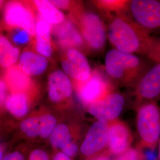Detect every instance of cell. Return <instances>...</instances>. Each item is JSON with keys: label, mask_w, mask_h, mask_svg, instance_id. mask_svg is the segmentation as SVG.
Listing matches in <instances>:
<instances>
[{"label": "cell", "mask_w": 160, "mask_h": 160, "mask_svg": "<svg viewBox=\"0 0 160 160\" xmlns=\"http://www.w3.org/2000/svg\"><path fill=\"white\" fill-rule=\"evenodd\" d=\"M37 16L32 1H10L4 7L3 24L6 30L23 29L34 38Z\"/></svg>", "instance_id": "cell-6"}, {"label": "cell", "mask_w": 160, "mask_h": 160, "mask_svg": "<svg viewBox=\"0 0 160 160\" xmlns=\"http://www.w3.org/2000/svg\"><path fill=\"white\" fill-rule=\"evenodd\" d=\"M152 35L135 22L128 14L114 17L109 22L108 39L115 49L145 56Z\"/></svg>", "instance_id": "cell-1"}, {"label": "cell", "mask_w": 160, "mask_h": 160, "mask_svg": "<svg viewBox=\"0 0 160 160\" xmlns=\"http://www.w3.org/2000/svg\"><path fill=\"white\" fill-rule=\"evenodd\" d=\"M69 18L80 30L87 51L95 53L104 51L108 39V27L94 12L86 11L80 3L70 12Z\"/></svg>", "instance_id": "cell-3"}, {"label": "cell", "mask_w": 160, "mask_h": 160, "mask_svg": "<svg viewBox=\"0 0 160 160\" xmlns=\"http://www.w3.org/2000/svg\"><path fill=\"white\" fill-rule=\"evenodd\" d=\"M109 122L97 120L90 128L81 147L84 155L94 154L102 150L108 143Z\"/></svg>", "instance_id": "cell-15"}, {"label": "cell", "mask_w": 160, "mask_h": 160, "mask_svg": "<svg viewBox=\"0 0 160 160\" xmlns=\"http://www.w3.org/2000/svg\"><path fill=\"white\" fill-rule=\"evenodd\" d=\"M52 3L59 10H69L71 12L76 6L77 2L68 0H52Z\"/></svg>", "instance_id": "cell-27"}, {"label": "cell", "mask_w": 160, "mask_h": 160, "mask_svg": "<svg viewBox=\"0 0 160 160\" xmlns=\"http://www.w3.org/2000/svg\"><path fill=\"white\" fill-rule=\"evenodd\" d=\"M32 3L37 14L51 26L62 23L66 19L64 14L54 6L51 1L36 0Z\"/></svg>", "instance_id": "cell-20"}, {"label": "cell", "mask_w": 160, "mask_h": 160, "mask_svg": "<svg viewBox=\"0 0 160 160\" xmlns=\"http://www.w3.org/2000/svg\"><path fill=\"white\" fill-rule=\"evenodd\" d=\"M97 160H110V159H109L108 158H107V157H101V158H98Z\"/></svg>", "instance_id": "cell-33"}, {"label": "cell", "mask_w": 160, "mask_h": 160, "mask_svg": "<svg viewBox=\"0 0 160 160\" xmlns=\"http://www.w3.org/2000/svg\"><path fill=\"white\" fill-rule=\"evenodd\" d=\"M8 88L6 86L4 81L1 78L0 81V101H1V108H4V104L6 103V99L8 97Z\"/></svg>", "instance_id": "cell-28"}, {"label": "cell", "mask_w": 160, "mask_h": 160, "mask_svg": "<svg viewBox=\"0 0 160 160\" xmlns=\"http://www.w3.org/2000/svg\"><path fill=\"white\" fill-rule=\"evenodd\" d=\"M1 160H24L23 155L18 152H13L6 157Z\"/></svg>", "instance_id": "cell-31"}, {"label": "cell", "mask_w": 160, "mask_h": 160, "mask_svg": "<svg viewBox=\"0 0 160 160\" xmlns=\"http://www.w3.org/2000/svg\"><path fill=\"white\" fill-rule=\"evenodd\" d=\"M62 71L71 81L83 82L92 75V68L82 52L77 49L61 51L60 58Z\"/></svg>", "instance_id": "cell-9"}, {"label": "cell", "mask_w": 160, "mask_h": 160, "mask_svg": "<svg viewBox=\"0 0 160 160\" xmlns=\"http://www.w3.org/2000/svg\"><path fill=\"white\" fill-rule=\"evenodd\" d=\"M49 137L52 145L57 148L62 149L71 142L70 129L64 123L58 124Z\"/></svg>", "instance_id": "cell-23"}, {"label": "cell", "mask_w": 160, "mask_h": 160, "mask_svg": "<svg viewBox=\"0 0 160 160\" xmlns=\"http://www.w3.org/2000/svg\"><path fill=\"white\" fill-rule=\"evenodd\" d=\"M74 88L71 80L62 70L56 69L51 72L48 78V97L52 103L64 105L72 100Z\"/></svg>", "instance_id": "cell-10"}, {"label": "cell", "mask_w": 160, "mask_h": 160, "mask_svg": "<svg viewBox=\"0 0 160 160\" xmlns=\"http://www.w3.org/2000/svg\"><path fill=\"white\" fill-rule=\"evenodd\" d=\"M53 42L61 51L77 49L80 51L87 50L86 43L76 24L69 18L62 23L51 26Z\"/></svg>", "instance_id": "cell-8"}, {"label": "cell", "mask_w": 160, "mask_h": 160, "mask_svg": "<svg viewBox=\"0 0 160 160\" xmlns=\"http://www.w3.org/2000/svg\"><path fill=\"white\" fill-rule=\"evenodd\" d=\"M57 122L55 117L49 113H43L28 117L21 122L20 130L29 138H46L51 136Z\"/></svg>", "instance_id": "cell-14"}, {"label": "cell", "mask_w": 160, "mask_h": 160, "mask_svg": "<svg viewBox=\"0 0 160 160\" xmlns=\"http://www.w3.org/2000/svg\"><path fill=\"white\" fill-rule=\"evenodd\" d=\"M30 160H49L48 155L45 151L41 149L33 151L29 157Z\"/></svg>", "instance_id": "cell-30"}, {"label": "cell", "mask_w": 160, "mask_h": 160, "mask_svg": "<svg viewBox=\"0 0 160 160\" xmlns=\"http://www.w3.org/2000/svg\"><path fill=\"white\" fill-rule=\"evenodd\" d=\"M62 149V152L63 154L67 155L68 157H73L75 155H76L78 151V147L77 145L75 143L72 142V141L66 145Z\"/></svg>", "instance_id": "cell-29"}, {"label": "cell", "mask_w": 160, "mask_h": 160, "mask_svg": "<svg viewBox=\"0 0 160 160\" xmlns=\"http://www.w3.org/2000/svg\"><path fill=\"white\" fill-rule=\"evenodd\" d=\"M137 126L142 146L153 150L160 137V109L155 102L138 108Z\"/></svg>", "instance_id": "cell-5"}, {"label": "cell", "mask_w": 160, "mask_h": 160, "mask_svg": "<svg viewBox=\"0 0 160 160\" xmlns=\"http://www.w3.org/2000/svg\"><path fill=\"white\" fill-rule=\"evenodd\" d=\"M131 1L102 0L94 1L103 15L109 21L123 14H129V8Z\"/></svg>", "instance_id": "cell-21"}, {"label": "cell", "mask_w": 160, "mask_h": 160, "mask_svg": "<svg viewBox=\"0 0 160 160\" xmlns=\"http://www.w3.org/2000/svg\"><path fill=\"white\" fill-rule=\"evenodd\" d=\"M17 65L30 77L40 75L48 69L47 58L31 49H26L20 54Z\"/></svg>", "instance_id": "cell-19"}, {"label": "cell", "mask_w": 160, "mask_h": 160, "mask_svg": "<svg viewBox=\"0 0 160 160\" xmlns=\"http://www.w3.org/2000/svg\"><path fill=\"white\" fill-rule=\"evenodd\" d=\"M71 82L79 101L88 107L114 92L115 89L114 83L104 69L99 68L93 69L90 77L85 81Z\"/></svg>", "instance_id": "cell-4"}, {"label": "cell", "mask_w": 160, "mask_h": 160, "mask_svg": "<svg viewBox=\"0 0 160 160\" xmlns=\"http://www.w3.org/2000/svg\"><path fill=\"white\" fill-rule=\"evenodd\" d=\"M124 105V97L119 92L114 91L90 105L88 111L97 120L110 122L117 119Z\"/></svg>", "instance_id": "cell-12"}, {"label": "cell", "mask_w": 160, "mask_h": 160, "mask_svg": "<svg viewBox=\"0 0 160 160\" xmlns=\"http://www.w3.org/2000/svg\"><path fill=\"white\" fill-rule=\"evenodd\" d=\"M145 57L154 63H160V36H152Z\"/></svg>", "instance_id": "cell-25"}, {"label": "cell", "mask_w": 160, "mask_h": 160, "mask_svg": "<svg viewBox=\"0 0 160 160\" xmlns=\"http://www.w3.org/2000/svg\"><path fill=\"white\" fill-rule=\"evenodd\" d=\"M9 32L11 42L16 46H25L32 43L34 38L28 32L23 29L16 28L6 30Z\"/></svg>", "instance_id": "cell-24"}, {"label": "cell", "mask_w": 160, "mask_h": 160, "mask_svg": "<svg viewBox=\"0 0 160 160\" xmlns=\"http://www.w3.org/2000/svg\"><path fill=\"white\" fill-rule=\"evenodd\" d=\"M143 155L137 149L129 148L120 155L116 160H143Z\"/></svg>", "instance_id": "cell-26"}, {"label": "cell", "mask_w": 160, "mask_h": 160, "mask_svg": "<svg viewBox=\"0 0 160 160\" xmlns=\"http://www.w3.org/2000/svg\"><path fill=\"white\" fill-rule=\"evenodd\" d=\"M129 12L135 22L149 33L160 31V1L132 0Z\"/></svg>", "instance_id": "cell-7"}, {"label": "cell", "mask_w": 160, "mask_h": 160, "mask_svg": "<svg viewBox=\"0 0 160 160\" xmlns=\"http://www.w3.org/2000/svg\"><path fill=\"white\" fill-rule=\"evenodd\" d=\"M20 56V50L17 46L3 34L0 36V63L1 68H9L16 65Z\"/></svg>", "instance_id": "cell-22"}, {"label": "cell", "mask_w": 160, "mask_h": 160, "mask_svg": "<svg viewBox=\"0 0 160 160\" xmlns=\"http://www.w3.org/2000/svg\"><path fill=\"white\" fill-rule=\"evenodd\" d=\"M41 90L39 84L27 92L10 93L6 99L4 108L17 118H22L29 112L31 106L40 97Z\"/></svg>", "instance_id": "cell-13"}, {"label": "cell", "mask_w": 160, "mask_h": 160, "mask_svg": "<svg viewBox=\"0 0 160 160\" xmlns=\"http://www.w3.org/2000/svg\"><path fill=\"white\" fill-rule=\"evenodd\" d=\"M151 68L149 63L135 54L112 49L104 58V71L116 84L134 88Z\"/></svg>", "instance_id": "cell-2"}, {"label": "cell", "mask_w": 160, "mask_h": 160, "mask_svg": "<svg viewBox=\"0 0 160 160\" xmlns=\"http://www.w3.org/2000/svg\"><path fill=\"white\" fill-rule=\"evenodd\" d=\"M138 108L160 98V63H155L133 88Z\"/></svg>", "instance_id": "cell-11"}, {"label": "cell", "mask_w": 160, "mask_h": 160, "mask_svg": "<svg viewBox=\"0 0 160 160\" xmlns=\"http://www.w3.org/2000/svg\"><path fill=\"white\" fill-rule=\"evenodd\" d=\"M1 78L4 81L10 93L27 92L37 84L17 64L3 69Z\"/></svg>", "instance_id": "cell-17"}, {"label": "cell", "mask_w": 160, "mask_h": 160, "mask_svg": "<svg viewBox=\"0 0 160 160\" xmlns=\"http://www.w3.org/2000/svg\"><path fill=\"white\" fill-rule=\"evenodd\" d=\"M159 158H160V143H159Z\"/></svg>", "instance_id": "cell-34"}, {"label": "cell", "mask_w": 160, "mask_h": 160, "mask_svg": "<svg viewBox=\"0 0 160 160\" xmlns=\"http://www.w3.org/2000/svg\"><path fill=\"white\" fill-rule=\"evenodd\" d=\"M53 160H71L69 157L63 154V152H59L55 155Z\"/></svg>", "instance_id": "cell-32"}, {"label": "cell", "mask_w": 160, "mask_h": 160, "mask_svg": "<svg viewBox=\"0 0 160 160\" xmlns=\"http://www.w3.org/2000/svg\"><path fill=\"white\" fill-rule=\"evenodd\" d=\"M53 45L51 26L38 14L35 36L32 43L34 51L48 59L53 55Z\"/></svg>", "instance_id": "cell-18"}, {"label": "cell", "mask_w": 160, "mask_h": 160, "mask_svg": "<svg viewBox=\"0 0 160 160\" xmlns=\"http://www.w3.org/2000/svg\"><path fill=\"white\" fill-rule=\"evenodd\" d=\"M132 141L131 129L125 122L118 119L109 122L108 144L112 154H122L130 148Z\"/></svg>", "instance_id": "cell-16"}]
</instances>
